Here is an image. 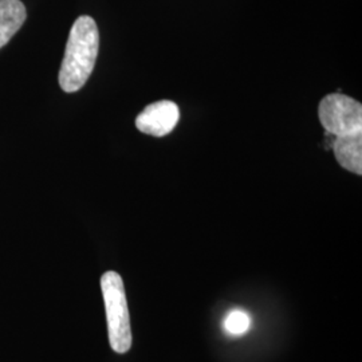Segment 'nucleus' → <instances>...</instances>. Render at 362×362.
<instances>
[{"instance_id": "nucleus-5", "label": "nucleus", "mask_w": 362, "mask_h": 362, "mask_svg": "<svg viewBox=\"0 0 362 362\" xmlns=\"http://www.w3.org/2000/svg\"><path fill=\"white\" fill-rule=\"evenodd\" d=\"M332 146L342 168L362 175V132L334 137Z\"/></svg>"}, {"instance_id": "nucleus-3", "label": "nucleus", "mask_w": 362, "mask_h": 362, "mask_svg": "<svg viewBox=\"0 0 362 362\" xmlns=\"http://www.w3.org/2000/svg\"><path fill=\"white\" fill-rule=\"evenodd\" d=\"M318 116L326 133L334 137L362 132V105L341 93L325 97Z\"/></svg>"}, {"instance_id": "nucleus-6", "label": "nucleus", "mask_w": 362, "mask_h": 362, "mask_svg": "<svg viewBox=\"0 0 362 362\" xmlns=\"http://www.w3.org/2000/svg\"><path fill=\"white\" fill-rule=\"evenodd\" d=\"M26 16V7L21 0H0V49L19 31Z\"/></svg>"}, {"instance_id": "nucleus-1", "label": "nucleus", "mask_w": 362, "mask_h": 362, "mask_svg": "<svg viewBox=\"0 0 362 362\" xmlns=\"http://www.w3.org/2000/svg\"><path fill=\"white\" fill-rule=\"evenodd\" d=\"M100 47V34L95 21L79 16L70 30L65 57L59 70V85L66 93L83 88L94 70Z\"/></svg>"}, {"instance_id": "nucleus-4", "label": "nucleus", "mask_w": 362, "mask_h": 362, "mask_svg": "<svg viewBox=\"0 0 362 362\" xmlns=\"http://www.w3.org/2000/svg\"><path fill=\"white\" fill-rule=\"evenodd\" d=\"M179 117L177 105L172 101H158L144 109L136 118V127L145 134L164 137L176 128Z\"/></svg>"}, {"instance_id": "nucleus-2", "label": "nucleus", "mask_w": 362, "mask_h": 362, "mask_svg": "<svg viewBox=\"0 0 362 362\" xmlns=\"http://www.w3.org/2000/svg\"><path fill=\"white\" fill-rule=\"evenodd\" d=\"M101 290L110 346L118 354H125L132 348L133 337L128 300L121 275L116 272H105L101 278Z\"/></svg>"}, {"instance_id": "nucleus-7", "label": "nucleus", "mask_w": 362, "mask_h": 362, "mask_svg": "<svg viewBox=\"0 0 362 362\" xmlns=\"http://www.w3.org/2000/svg\"><path fill=\"white\" fill-rule=\"evenodd\" d=\"M251 326L250 315L242 310H233L227 315L224 321V327L231 336H242Z\"/></svg>"}]
</instances>
